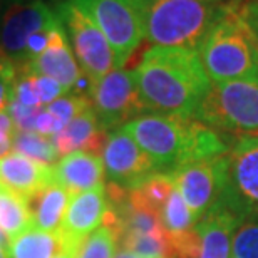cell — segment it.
<instances>
[{
	"mask_svg": "<svg viewBox=\"0 0 258 258\" xmlns=\"http://www.w3.org/2000/svg\"><path fill=\"white\" fill-rule=\"evenodd\" d=\"M248 136H258V131H256V133H251V134H248Z\"/></svg>",
	"mask_w": 258,
	"mask_h": 258,
	"instance_id": "obj_40",
	"label": "cell"
},
{
	"mask_svg": "<svg viewBox=\"0 0 258 258\" xmlns=\"http://www.w3.org/2000/svg\"><path fill=\"white\" fill-rule=\"evenodd\" d=\"M66 248L62 236L57 231H45L30 226L24 233L9 240V258H52ZM69 250V248H67Z\"/></svg>",
	"mask_w": 258,
	"mask_h": 258,
	"instance_id": "obj_20",
	"label": "cell"
},
{
	"mask_svg": "<svg viewBox=\"0 0 258 258\" xmlns=\"http://www.w3.org/2000/svg\"><path fill=\"white\" fill-rule=\"evenodd\" d=\"M161 221L169 238H176L195 228L196 221L176 188L161 208Z\"/></svg>",
	"mask_w": 258,
	"mask_h": 258,
	"instance_id": "obj_23",
	"label": "cell"
},
{
	"mask_svg": "<svg viewBox=\"0 0 258 258\" xmlns=\"http://www.w3.org/2000/svg\"><path fill=\"white\" fill-rule=\"evenodd\" d=\"M22 71L50 77V79L57 81L66 91L74 89L77 81L81 79V67L77 64L74 52H72V47L67 40L60 20L54 27L49 45L44 52L39 57H35L27 67H24Z\"/></svg>",
	"mask_w": 258,
	"mask_h": 258,
	"instance_id": "obj_14",
	"label": "cell"
},
{
	"mask_svg": "<svg viewBox=\"0 0 258 258\" xmlns=\"http://www.w3.org/2000/svg\"><path fill=\"white\" fill-rule=\"evenodd\" d=\"M52 144L59 156L84 151L91 154L102 153L107 141V131L101 127L94 111L87 109L82 114L76 116L69 124H66L60 131L52 136Z\"/></svg>",
	"mask_w": 258,
	"mask_h": 258,
	"instance_id": "obj_18",
	"label": "cell"
},
{
	"mask_svg": "<svg viewBox=\"0 0 258 258\" xmlns=\"http://www.w3.org/2000/svg\"><path fill=\"white\" fill-rule=\"evenodd\" d=\"M241 220L258 216V136L241 134L226 153L220 203Z\"/></svg>",
	"mask_w": 258,
	"mask_h": 258,
	"instance_id": "obj_7",
	"label": "cell"
},
{
	"mask_svg": "<svg viewBox=\"0 0 258 258\" xmlns=\"http://www.w3.org/2000/svg\"><path fill=\"white\" fill-rule=\"evenodd\" d=\"M55 14L66 30L82 74L91 84L114 69V52L106 35L74 2L69 0L60 4Z\"/></svg>",
	"mask_w": 258,
	"mask_h": 258,
	"instance_id": "obj_8",
	"label": "cell"
},
{
	"mask_svg": "<svg viewBox=\"0 0 258 258\" xmlns=\"http://www.w3.org/2000/svg\"><path fill=\"white\" fill-rule=\"evenodd\" d=\"M136 84L144 109L193 119L211 81L196 49L153 45L138 64Z\"/></svg>",
	"mask_w": 258,
	"mask_h": 258,
	"instance_id": "obj_1",
	"label": "cell"
},
{
	"mask_svg": "<svg viewBox=\"0 0 258 258\" xmlns=\"http://www.w3.org/2000/svg\"><path fill=\"white\" fill-rule=\"evenodd\" d=\"M52 258H77V251L64 248L62 251H59V253L55 255V256H52Z\"/></svg>",
	"mask_w": 258,
	"mask_h": 258,
	"instance_id": "obj_35",
	"label": "cell"
},
{
	"mask_svg": "<svg viewBox=\"0 0 258 258\" xmlns=\"http://www.w3.org/2000/svg\"><path fill=\"white\" fill-rule=\"evenodd\" d=\"M106 35L114 69H122L144 39L141 12L136 0H71Z\"/></svg>",
	"mask_w": 258,
	"mask_h": 258,
	"instance_id": "obj_6",
	"label": "cell"
},
{
	"mask_svg": "<svg viewBox=\"0 0 258 258\" xmlns=\"http://www.w3.org/2000/svg\"><path fill=\"white\" fill-rule=\"evenodd\" d=\"M225 168L226 154L184 164L169 173L195 221H200L220 203L225 186Z\"/></svg>",
	"mask_w": 258,
	"mask_h": 258,
	"instance_id": "obj_11",
	"label": "cell"
},
{
	"mask_svg": "<svg viewBox=\"0 0 258 258\" xmlns=\"http://www.w3.org/2000/svg\"><path fill=\"white\" fill-rule=\"evenodd\" d=\"M12 149L14 153L24 154L49 166L57 163L59 158L52 141L35 131H15L12 134Z\"/></svg>",
	"mask_w": 258,
	"mask_h": 258,
	"instance_id": "obj_22",
	"label": "cell"
},
{
	"mask_svg": "<svg viewBox=\"0 0 258 258\" xmlns=\"http://www.w3.org/2000/svg\"><path fill=\"white\" fill-rule=\"evenodd\" d=\"M19 74L17 66L0 57V111H5L10 102V89Z\"/></svg>",
	"mask_w": 258,
	"mask_h": 258,
	"instance_id": "obj_30",
	"label": "cell"
},
{
	"mask_svg": "<svg viewBox=\"0 0 258 258\" xmlns=\"http://www.w3.org/2000/svg\"><path fill=\"white\" fill-rule=\"evenodd\" d=\"M10 119L14 121L15 131H35V121L42 107H27L20 102L10 101L7 109Z\"/></svg>",
	"mask_w": 258,
	"mask_h": 258,
	"instance_id": "obj_29",
	"label": "cell"
},
{
	"mask_svg": "<svg viewBox=\"0 0 258 258\" xmlns=\"http://www.w3.org/2000/svg\"><path fill=\"white\" fill-rule=\"evenodd\" d=\"M89 99L101 127L107 133L146 112L139 99L134 71L112 69L107 72L91 84Z\"/></svg>",
	"mask_w": 258,
	"mask_h": 258,
	"instance_id": "obj_9",
	"label": "cell"
},
{
	"mask_svg": "<svg viewBox=\"0 0 258 258\" xmlns=\"http://www.w3.org/2000/svg\"><path fill=\"white\" fill-rule=\"evenodd\" d=\"M241 221L240 216L225 206H215L208 215L196 221L195 230L200 236L198 258H230L235 230Z\"/></svg>",
	"mask_w": 258,
	"mask_h": 258,
	"instance_id": "obj_17",
	"label": "cell"
},
{
	"mask_svg": "<svg viewBox=\"0 0 258 258\" xmlns=\"http://www.w3.org/2000/svg\"><path fill=\"white\" fill-rule=\"evenodd\" d=\"M117 236L111 228L101 225L82 241L77 258H116Z\"/></svg>",
	"mask_w": 258,
	"mask_h": 258,
	"instance_id": "obj_25",
	"label": "cell"
},
{
	"mask_svg": "<svg viewBox=\"0 0 258 258\" xmlns=\"http://www.w3.org/2000/svg\"><path fill=\"white\" fill-rule=\"evenodd\" d=\"M34 226L27 198L0 183V230L7 240Z\"/></svg>",
	"mask_w": 258,
	"mask_h": 258,
	"instance_id": "obj_21",
	"label": "cell"
},
{
	"mask_svg": "<svg viewBox=\"0 0 258 258\" xmlns=\"http://www.w3.org/2000/svg\"><path fill=\"white\" fill-rule=\"evenodd\" d=\"M122 251L138 258H174L168 233L129 235L119 240Z\"/></svg>",
	"mask_w": 258,
	"mask_h": 258,
	"instance_id": "obj_24",
	"label": "cell"
},
{
	"mask_svg": "<svg viewBox=\"0 0 258 258\" xmlns=\"http://www.w3.org/2000/svg\"><path fill=\"white\" fill-rule=\"evenodd\" d=\"M57 20V14L42 0H10L0 17V57L22 71L27 66L25 47L30 35Z\"/></svg>",
	"mask_w": 258,
	"mask_h": 258,
	"instance_id": "obj_10",
	"label": "cell"
},
{
	"mask_svg": "<svg viewBox=\"0 0 258 258\" xmlns=\"http://www.w3.org/2000/svg\"><path fill=\"white\" fill-rule=\"evenodd\" d=\"M54 183L71 195L104 186V163L97 154L76 151L66 154L52 168Z\"/></svg>",
	"mask_w": 258,
	"mask_h": 258,
	"instance_id": "obj_16",
	"label": "cell"
},
{
	"mask_svg": "<svg viewBox=\"0 0 258 258\" xmlns=\"http://www.w3.org/2000/svg\"><path fill=\"white\" fill-rule=\"evenodd\" d=\"M116 258H138V256H134L131 253H126V251H122V253H119Z\"/></svg>",
	"mask_w": 258,
	"mask_h": 258,
	"instance_id": "obj_38",
	"label": "cell"
},
{
	"mask_svg": "<svg viewBox=\"0 0 258 258\" xmlns=\"http://www.w3.org/2000/svg\"><path fill=\"white\" fill-rule=\"evenodd\" d=\"M122 129L148 154L158 173H173L184 164L213 159L230 151V143L196 119L168 114H141Z\"/></svg>",
	"mask_w": 258,
	"mask_h": 258,
	"instance_id": "obj_2",
	"label": "cell"
},
{
	"mask_svg": "<svg viewBox=\"0 0 258 258\" xmlns=\"http://www.w3.org/2000/svg\"><path fill=\"white\" fill-rule=\"evenodd\" d=\"M193 119L211 129L235 134L258 131V82H211Z\"/></svg>",
	"mask_w": 258,
	"mask_h": 258,
	"instance_id": "obj_5",
	"label": "cell"
},
{
	"mask_svg": "<svg viewBox=\"0 0 258 258\" xmlns=\"http://www.w3.org/2000/svg\"><path fill=\"white\" fill-rule=\"evenodd\" d=\"M91 99L84 94H66L60 96L59 99L52 101L47 104V109L50 114L55 116L57 119L62 122V126L69 124L76 116L82 114L84 111L91 109Z\"/></svg>",
	"mask_w": 258,
	"mask_h": 258,
	"instance_id": "obj_28",
	"label": "cell"
},
{
	"mask_svg": "<svg viewBox=\"0 0 258 258\" xmlns=\"http://www.w3.org/2000/svg\"><path fill=\"white\" fill-rule=\"evenodd\" d=\"M0 258H7V253H5V250L0 248Z\"/></svg>",
	"mask_w": 258,
	"mask_h": 258,
	"instance_id": "obj_39",
	"label": "cell"
},
{
	"mask_svg": "<svg viewBox=\"0 0 258 258\" xmlns=\"http://www.w3.org/2000/svg\"><path fill=\"white\" fill-rule=\"evenodd\" d=\"M0 183L30 198L54 183V171L45 163L10 153L0 158Z\"/></svg>",
	"mask_w": 258,
	"mask_h": 258,
	"instance_id": "obj_15",
	"label": "cell"
},
{
	"mask_svg": "<svg viewBox=\"0 0 258 258\" xmlns=\"http://www.w3.org/2000/svg\"><path fill=\"white\" fill-rule=\"evenodd\" d=\"M7 246H9V240H7V236L4 235V231L0 230V248L7 251Z\"/></svg>",
	"mask_w": 258,
	"mask_h": 258,
	"instance_id": "obj_36",
	"label": "cell"
},
{
	"mask_svg": "<svg viewBox=\"0 0 258 258\" xmlns=\"http://www.w3.org/2000/svg\"><path fill=\"white\" fill-rule=\"evenodd\" d=\"M144 39L159 47L198 50L218 19L223 0H136Z\"/></svg>",
	"mask_w": 258,
	"mask_h": 258,
	"instance_id": "obj_4",
	"label": "cell"
},
{
	"mask_svg": "<svg viewBox=\"0 0 258 258\" xmlns=\"http://www.w3.org/2000/svg\"><path fill=\"white\" fill-rule=\"evenodd\" d=\"M233 258H258V216H251L240 223L231 241Z\"/></svg>",
	"mask_w": 258,
	"mask_h": 258,
	"instance_id": "obj_27",
	"label": "cell"
},
{
	"mask_svg": "<svg viewBox=\"0 0 258 258\" xmlns=\"http://www.w3.org/2000/svg\"><path fill=\"white\" fill-rule=\"evenodd\" d=\"M102 163L109 183L124 189L138 188L158 173L148 154L122 127L107 133L106 146L102 149Z\"/></svg>",
	"mask_w": 258,
	"mask_h": 258,
	"instance_id": "obj_12",
	"label": "cell"
},
{
	"mask_svg": "<svg viewBox=\"0 0 258 258\" xmlns=\"http://www.w3.org/2000/svg\"><path fill=\"white\" fill-rule=\"evenodd\" d=\"M9 2H10V0H0V17H2L4 10H5V7H7Z\"/></svg>",
	"mask_w": 258,
	"mask_h": 258,
	"instance_id": "obj_37",
	"label": "cell"
},
{
	"mask_svg": "<svg viewBox=\"0 0 258 258\" xmlns=\"http://www.w3.org/2000/svg\"><path fill=\"white\" fill-rule=\"evenodd\" d=\"M12 148V136H5L0 134V158L5 156L9 153V149Z\"/></svg>",
	"mask_w": 258,
	"mask_h": 258,
	"instance_id": "obj_34",
	"label": "cell"
},
{
	"mask_svg": "<svg viewBox=\"0 0 258 258\" xmlns=\"http://www.w3.org/2000/svg\"><path fill=\"white\" fill-rule=\"evenodd\" d=\"M62 122H60L57 117L52 116L47 109H42L39 112L37 121H35V133L42 134V136H55L60 129H62Z\"/></svg>",
	"mask_w": 258,
	"mask_h": 258,
	"instance_id": "obj_32",
	"label": "cell"
},
{
	"mask_svg": "<svg viewBox=\"0 0 258 258\" xmlns=\"http://www.w3.org/2000/svg\"><path fill=\"white\" fill-rule=\"evenodd\" d=\"M37 87H39V92H40L42 104H50L52 101L59 99L60 96L67 92L57 81L50 79V77H45V76H37Z\"/></svg>",
	"mask_w": 258,
	"mask_h": 258,
	"instance_id": "obj_31",
	"label": "cell"
},
{
	"mask_svg": "<svg viewBox=\"0 0 258 258\" xmlns=\"http://www.w3.org/2000/svg\"><path fill=\"white\" fill-rule=\"evenodd\" d=\"M136 189L143 196V200L161 215V208L174 189V181L169 173H156L151 178H148L143 184H139Z\"/></svg>",
	"mask_w": 258,
	"mask_h": 258,
	"instance_id": "obj_26",
	"label": "cell"
},
{
	"mask_svg": "<svg viewBox=\"0 0 258 258\" xmlns=\"http://www.w3.org/2000/svg\"><path fill=\"white\" fill-rule=\"evenodd\" d=\"M71 193L59 184H49L42 191L27 198L34 226L45 231H57L62 223Z\"/></svg>",
	"mask_w": 258,
	"mask_h": 258,
	"instance_id": "obj_19",
	"label": "cell"
},
{
	"mask_svg": "<svg viewBox=\"0 0 258 258\" xmlns=\"http://www.w3.org/2000/svg\"><path fill=\"white\" fill-rule=\"evenodd\" d=\"M107 211V195L104 186L71 195L59 233L66 248L79 251L82 241L102 225Z\"/></svg>",
	"mask_w": 258,
	"mask_h": 258,
	"instance_id": "obj_13",
	"label": "cell"
},
{
	"mask_svg": "<svg viewBox=\"0 0 258 258\" xmlns=\"http://www.w3.org/2000/svg\"><path fill=\"white\" fill-rule=\"evenodd\" d=\"M238 9L258 42V0H238Z\"/></svg>",
	"mask_w": 258,
	"mask_h": 258,
	"instance_id": "obj_33",
	"label": "cell"
},
{
	"mask_svg": "<svg viewBox=\"0 0 258 258\" xmlns=\"http://www.w3.org/2000/svg\"><path fill=\"white\" fill-rule=\"evenodd\" d=\"M198 55L211 82H258V42L241 17L238 0L223 2Z\"/></svg>",
	"mask_w": 258,
	"mask_h": 258,
	"instance_id": "obj_3",
	"label": "cell"
}]
</instances>
